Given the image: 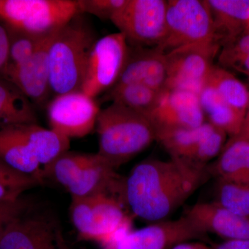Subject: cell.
Wrapping results in <instances>:
<instances>
[{"instance_id":"cell-1","label":"cell","mask_w":249,"mask_h":249,"mask_svg":"<svg viewBox=\"0 0 249 249\" xmlns=\"http://www.w3.org/2000/svg\"><path fill=\"white\" fill-rule=\"evenodd\" d=\"M209 175L207 167L178 159H147L124 178L121 197L135 217L150 223L166 220Z\"/></svg>"},{"instance_id":"cell-27","label":"cell","mask_w":249,"mask_h":249,"mask_svg":"<svg viewBox=\"0 0 249 249\" xmlns=\"http://www.w3.org/2000/svg\"><path fill=\"white\" fill-rule=\"evenodd\" d=\"M40 183L38 178L21 173L0 160V201L16 200L24 191Z\"/></svg>"},{"instance_id":"cell-5","label":"cell","mask_w":249,"mask_h":249,"mask_svg":"<svg viewBox=\"0 0 249 249\" xmlns=\"http://www.w3.org/2000/svg\"><path fill=\"white\" fill-rule=\"evenodd\" d=\"M79 14L71 0H0V22L33 35L55 32Z\"/></svg>"},{"instance_id":"cell-38","label":"cell","mask_w":249,"mask_h":249,"mask_svg":"<svg viewBox=\"0 0 249 249\" xmlns=\"http://www.w3.org/2000/svg\"><path fill=\"white\" fill-rule=\"evenodd\" d=\"M62 249H67L66 245H65V242H64V240L62 241Z\"/></svg>"},{"instance_id":"cell-6","label":"cell","mask_w":249,"mask_h":249,"mask_svg":"<svg viewBox=\"0 0 249 249\" xmlns=\"http://www.w3.org/2000/svg\"><path fill=\"white\" fill-rule=\"evenodd\" d=\"M213 42L218 41L206 0L168 1L164 37L156 48L167 53L184 46Z\"/></svg>"},{"instance_id":"cell-35","label":"cell","mask_w":249,"mask_h":249,"mask_svg":"<svg viewBox=\"0 0 249 249\" xmlns=\"http://www.w3.org/2000/svg\"><path fill=\"white\" fill-rule=\"evenodd\" d=\"M171 249H213V247L199 241L191 240L178 243Z\"/></svg>"},{"instance_id":"cell-2","label":"cell","mask_w":249,"mask_h":249,"mask_svg":"<svg viewBox=\"0 0 249 249\" xmlns=\"http://www.w3.org/2000/svg\"><path fill=\"white\" fill-rule=\"evenodd\" d=\"M96 127L97 154L116 170L156 141L155 127L146 116L117 103L101 109Z\"/></svg>"},{"instance_id":"cell-39","label":"cell","mask_w":249,"mask_h":249,"mask_svg":"<svg viewBox=\"0 0 249 249\" xmlns=\"http://www.w3.org/2000/svg\"><path fill=\"white\" fill-rule=\"evenodd\" d=\"M247 30L249 31V22L248 23V26H247Z\"/></svg>"},{"instance_id":"cell-37","label":"cell","mask_w":249,"mask_h":249,"mask_svg":"<svg viewBox=\"0 0 249 249\" xmlns=\"http://www.w3.org/2000/svg\"><path fill=\"white\" fill-rule=\"evenodd\" d=\"M239 135L249 139V103L246 111L245 119L242 124V129Z\"/></svg>"},{"instance_id":"cell-23","label":"cell","mask_w":249,"mask_h":249,"mask_svg":"<svg viewBox=\"0 0 249 249\" xmlns=\"http://www.w3.org/2000/svg\"><path fill=\"white\" fill-rule=\"evenodd\" d=\"M36 122L31 101L14 83L0 76V129Z\"/></svg>"},{"instance_id":"cell-26","label":"cell","mask_w":249,"mask_h":249,"mask_svg":"<svg viewBox=\"0 0 249 249\" xmlns=\"http://www.w3.org/2000/svg\"><path fill=\"white\" fill-rule=\"evenodd\" d=\"M96 154L65 152L42 169V177L53 178L67 188L86 167L95 160Z\"/></svg>"},{"instance_id":"cell-13","label":"cell","mask_w":249,"mask_h":249,"mask_svg":"<svg viewBox=\"0 0 249 249\" xmlns=\"http://www.w3.org/2000/svg\"><path fill=\"white\" fill-rule=\"evenodd\" d=\"M60 231L49 219L27 213L9 224L0 239V249H62Z\"/></svg>"},{"instance_id":"cell-24","label":"cell","mask_w":249,"mask_h":249,"mask_svg":"<svg viewBox=\"0 0 249 249\" xmlns=\"http://www.w3.org/2000/svg\"><path fill=\"white\" fill-rule=\"evenodd\" d=\"M164 93L142 85H115L108 90L106 97L111 103L121 105L147 117L157 107Z\"/></svg>"},{"instance_id":"cell-7","label":"cell","mask_w":249,"mask_h":249,"mask_svg":"<svg viewBox=\"0 0 249 249\" xmlns=\"http://www.w3.org/2000/svg\"><path fill=\"white\" fill-rule=\"evenodd\" d=\"M165 0H126L110 21L131 47H157L164 37Z\"/></svg>"},{"instance_id":"cell-12","label":"cell","mask_w":249,"mask_h":249,"mask_svg":"<svg viewBox=\"0 0 249 249\" xmlns=\"http://www.w3.org/2000/svg\"><path fill=\"white\" fill-rule=\"evenodd\" d=\"M56 31L45 36L30 58L17 67L6 69L1 76L14 83L33 105H43L51 95L49 49Z\"/></svg>"},{"instance_id":"cell-11","label":"cell","mask_w":249,"mask_h":249,"mask_svg":"<svg viewBox=\"0 0 249 249\" xmlns=\"http://www.w3.org/2000/svg\"><path fill=\"white\" fill-rule=\"evenodd\" d=\"M200 231L186 216L174 220L150 223L137 230H129L101 249H171L186 241L204 239Z\"/></svg>"},{"instance_id":"cell-32","label":"cell","mask_w":249,"mask_h":249,"mask_svg":"<svg viewBox=\"0 0 249 249\" xmlns=\"http://www.w3.org/2000/svg\"><path fill=\"white\" fill-rule=\"evenodd\" d=\"M30 203L22 196L16 200L0 201V239L11 223L28 213Z\"/></svg>"},{"instance_id":"cell-16","label":"cell","mask_w":249,"mask_h":249,"mask_svg":"<svg viewBox=\"0 0 249 249\" xmlns=\"http://www.w3.org/2000/svg\"><path fill=\"white\" fill-rule=\"evenodd\" d=\"M183 215L205 235L210 232L226 240L249 239V216L232 212L215 201L196 203Z\"/></svg>"},{"instance_id":"cell-29","label":"cell","mask_w":249,"mask_h":249,"mask_svg":"<svg viewBox=\"0 0 249 249\" xmlns=\"http://www.w3.org/2000/svg\"><path fill=\"white\" fill-rule=\"evenodd\" d=\"M6 27L9 38V62L6 69L17 67L30 58L41 41L47 36L33 35L12 28Z\"/></svg>"},{"instance_id":"cell-3","label":"cell","mask_w":249,"mask_h":249,"mask_svg":"<svg viewBox=\"0 0 249 249\" xmlns=\"http://www.w3.org/2000/svg\"><path fill=\"white\" fill-rule=\"evenodd\" d=\"M80 15L56 31L49 47V85L53 97L80 91L83 85L96 40Z\"/></svg>"},{"instance_id":"cell-33","label":"cell","mask_w":249,"mask_h":249,"mask_svg":"<svg viewBox=\"0 0 249 249\" xmlns=\"http://www.w3.org/2000/svg\"><path fill=\"white\" fill-rule=\"evenodd\" d=\"M9 38L7 29L0 22V76L4 73L9 62Z\"/></svg>"},{"instance_id":"cell-4","label":"cell","mask_w":249,"mask_h":249,"mask_svg":"<svg viewBox=\"0 0 249 249\" xmlns=\"http://www.w3.org/2000/svg\"><path fill=\"white\" fill-rule=\"evenodd\" d=\"M120 196L101 193L88 197H71L70 214L81 240L107 245L132 229V218Z\"/></svg>"},{"instance_id":"cell-10","label":"cell","mask_w":249,"mask_h":249,"mask_svg":"<svg viewBox=\"0 0 249 249\" xmlns=\"http://www.w3.org/2000/svg\"><path fill=\"white\" fill-rule=\"evenodd\" d=\"M47 110L50 128L70 139L91 133L101 109L95 98L80 90L54 96Z\"/></svg>"},{"instance_id":"cell-15","label":"cell","mask_w":249,"mask_h":249,"mask_svg":"<svg viewBox=\"0 0 249 249\" xmlns=\"http://www.w3.org/2000/svg\"><path fill=\"white\" fill-rule=\"evenodd\" d=\"M125 84L144 85L160 92L168 91L165 53L156 47L129 46L128 58L115 85Z\"/></svg>"},{"instance_id":"cell-14","label":"cell","mask_w":249,"mask_h":249,"mask_svg":"<svg viewBox=\"0 0 249 249\" xmlns=\"http://www.w3.org/2000/svg\"><path fill=\"white\" fill-rule=\"evenodd\" d=\"M147 118L155 129L196 128L206 121L198 94L180 89L168 90L163 93L158 106Z\"/></svg>"},{"instance_id":"cell-22","label":"cell","mask_w":249,"mask_h":249,"mask_svg":"<svg viewBox=\"0 0 249 249\" xmlns=\"http://www.w3.org/2000/svg\"><path fill=\"white\" fill-rule=\"evenodd\" d=\"M198 98L205 119H207L206 121L230 137L240 133L245 118L230 107L211 85L205 83Z\"/></svg>"},{"instance_id":"cell-17","label":"cell","mask_w":249,"mask_h":249,"mask_svg":"<svg viewBox=\"0 0 249 249\" xmlns=\"http://www.w3.org/2000/svg\"><path fill=\"white\" fill-rule=\"evenodd\" d=\"M124 178L96 153V157L76 177L66 189L71 197H88L109 193L120 196Z\"/></svg>"},{"instance_id":"cell-36","label":"cell","mask_w":249,"mask_h":249,"mask_svg":"<svg viewBox=\"0 0 249 249\" xmlns=\"http://www.w3.org/2000/svg\"><path fill=\"white\" fill-rule=\"evenodd\" d=\"M233 70L249 76V54L234 66Z\"/></svg>"},{"instance_id":"cell-18","label":"cell","mask_w":249,"mask_h":249,"mask_svg":"<svg viewBox=\"0 0 249 249\" xmlns=\"http://www.w3.org/2000/svg\"><path fill=\"white\" fill-rule=\"evenodd\" d=\"M207 168L217 180L249 183V139L239 134L231 137Z\"/></svg>"},{"instance_id":"cell-40","label":"cell","mask_w":249,"mask_h":249,"mask_svg":"<svg viewBox=\"0 0 249 249\" xmlns=\"http://www.w3.org/2000/svg\"><path fill=\"white\" fill-rule=\"evenodd\" d=\"M248 82L249 83V76L248 77Z\"/></svg>"},{"instance_id":"cell-21","label":"cell","mask_w":249,"mask_h":249,"mask_svg":"<svg viewBox=\"0 0 249 249\" xmlns=\"http://www.w3.org/2000/svg\"><path fill=\"white\" fill-rule=\"evenodd\" d=\"M23 138L41 166L50 164L59 156L68 151L70 139L52 129H46L37 124L19 125Z\"/></svg>"},{"instance_id":"cell-19","label":"cell","mask_w":249,"mask_h":249,"mask_svg":"<svg viewBox=\"0 0 249 249\" xmlns=\"http://www.w3.org/2000/svg\"><path fill=\"white\" fill-rule=\"evenodd\" d=\"M213 19L216 37L222 43L247 29L249 0H206Z\"/></svg>"},{"instance_id":"cell-9","label":"cell","mask_w":249,"mask_h":249,"mask_svg":"<svg viewBox=\"0 0 249 249\" xmlns=\"http://www.w3.org/2000/svg\"><path fill=\"white\" fill-rule=\"evenodd\" d=\"M219 48V43L213 42L184 46L165 53L168 91L186 90L198 94L213 67Z\"/></svg>"},{"instance_id":"cell-34","label":"cell","mask_w":249,"mask_h":249,"mask_svg":"<svg viewBox=\"0 0 249 249\" xmlns=\"http://www.w3.org/2000/svg\"><path fill=\"white\" fill-rule=\"evenodd\" d=\"M213 249H249V239L226 240Z\"/></svg>"},{"instance_id":"cell-31","label":"cell","mask_w":249,"mask_h":249,"mask_svg":"<svg viewBox=\"0 0 249 249\" xmlns=\"http://www.w3.org/2000/svg\"><path fill=\"white\" fill-rule=\"evenodd\" d=\"M126 0H78L80 14H89L102 19H109Z\"/></svg>"},{"instance_id":"cell-25","label":"cell","mask_w":249,"mask_h":249,"mask_svg":"<svg viewBox=\"0 0 249 249\" xmlns=\"http://www.w3.org/2000/svg\"><path fill=\"white\" fill-rule=\"evenodd\" d=\"M206 83L213 87L222 99L245 118L249 103V89L225 68L213 65Z\"/></svg>"},{"instance_id":"cell-30","label":"cell","mask_w":249,"mask_h":249,"mask_svg":"<svg viewBox=\"0 0 249 249\" xmlns=\"http://www.w3.org/2000/svg\"><path fill=\"white\" fill-rule=\"evenodd\" d=\"M249 54V31L246 30L240 35L223 44L219 53V62L223 68H233L236 64Z\"/></svg>"},{"instance_id":"cell-20","label":"cell","mask_w":249,"mask_h":249,"mask_svg":"<svg viewBox=\"0 0 249 249\" xmlns=\"http://www.w3.org/2000/svg\"><path fill=\"white\" fill-rule=\"evenodd\" d=\"M19 124L0 129V160L11 168L35 177L42 182L44 178L41 165L23 138Z\"/></svg>"},{"instance_id":"cell-8","label":"cell","mask_w":249,"mask_h":249,"mask_svg":"<svg viewBox=\"0 0 249 249\" xmlns=\"http://www.w3.org/2000/svg\"><path fill=\"white\" fill-rule=\"evenodd\" d=\"M129 45L120 32L96 40L90 53L80 91L95 98L117 83L128 58Z\"/></svg>"},{"instance_id":"cell-28","label":"cell","mask_w":249,"mask_h":249,"mask_svg":"<svg viewBox=\"0 0 249 249\" xmlns=\"http://www.w3.org/2000/svg\"><path fill=\"white\" fill-rule=\"evenodd\" d=\"M217 181L214 201L236 213L249 216V183Z\"/></svg>"}]
</instances>
